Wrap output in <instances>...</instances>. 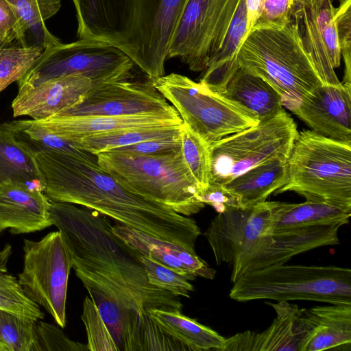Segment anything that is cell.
<instances>
[{
    "label": "cell",
    "mask_w": 351,
    "mask_h": 351,
    "mask_svg": "<svg viewBox=\"0 0 351 351\" xmlns=\"http://www.w3.org/2000/svg\"><path fill=\"white\" fill-rule=\"evenodd\" d=\"M229 296L238 302L300 300L351 304V270L334 265L271 266L239 277Z\"/></svg>",
    "instance_id": "obj_7"
},
{
    "label": "cell",
    "mask_w": 351,
    "mask_h": 351,
    "mask_svg": "<svg viewBox=\"0 0 351 351\" xmlns=\"http://www.w3.org/2000/svg\"><path fill=\"white\" fill-rule=\"evenodd\" d=\"M295 332L298 351L351 349V304L300 308Z\"/></svg>",
    "instance_id": "obj_19"
},
{
    "label": "cell",
    "mask_w": 351,
    "mask_h": 351,
    "mask_svg": "<svg viewBox=\"0 0 351 351\" xmlns=\"http://www.w3.org/2000/svg\"><path fill=\"white\" fill-rule=\"evenodd\" d=\"M12 252L9 243L0 250V308L35 321L42 319L45 315L39 306L27 298L18 280L8 271Z\"/></svg>",
    "instance_id": "obj_32"
},
{
    "label": "cell",
    "mask_w": 351,
    "mask_h": 351,
    "mask_svg": "<svg viewBox=\"0 0 351 351\" xmlns=\"http://www.w3.org/2000/svg\"><path fill=\"white\" fill-rule=\"evenodd\" d=\"M267 304L276 313L271 326L262 332L247 330L226 338L223 351H298L295 326L300 308L288 301Z\"/></svg>",
    "instance_id": "obj_23"
},
{
    "label": "cell",
    "mask_w": 351,
    "mask_h": 351,
    "mask_svg": "<svg viewBox=\"0 0 351 351\" xmlns=\"http://www.w3.org/2000/svg\"><path fill=\"white\" fill-rule=\"evenodd\" d=\"M351 0H340L335 18L341 56L344 62H351Z\"/></svg>",
    "instance_id": "obj_42"
},
{
    "label": "cell",
    "mask_w": 351,
    "mask_h": 351,
    "mask_svg": "<svg viewBox=\"0 0 351 351\" xmlns=\"http://www.w3.org/2000/svg\"><path fill=\"white\" fill-rule=\"evenodd\" d=\"M49 215L72 254V268L93 273L133 311L144 316L153 309L181 311L179 296L151 285L141 254L112 232V225L97 211L50 200Z\"/></svg>",
    "instance_id": "obj_2"
},
{
    "label": "cell",
    "mask_w": 351,
    "mask_h": 351,
    "mask_svg": "<svg viewBox=\"0 0 351 351\" xmlns=\"http://www.w3.org/2000/svg\"><path fill=\"white\" fill-rule=\"evenodd\" d=\"M50 200L38 187L7 180L0 182V232L14 234L40 231L53 225Z\"/></svg>",
    "instance_id": "obj_20"
},
{
    "label": "cell",
    "mask_w": 351,
    "mask_h": 351,
    "mask_svg": "<svg viewBox=\"0 0 351 351\" xmlns=\"http://www.w3.org/2000/svg\"><path fill=\"white\" fill-rule=\"evenodd\" d=\"M34 121L47 132L71 142L95 134L132 128L177 126L183 123L178 113L90 117L53 114L45 119Z\"/></svg>",
    "instance_id": "obj_22"
},
{
    "label": "cell",
    "mask_w": 351,
    "mask_h": 351,
    "mask_svg": "<svg viewBox=\"0 0 351 351\" xmlns=\"http://www.w3.org/2000/svg\"><path fill=\"white\" fill-rule=\"evenodd\" d=\"M237 58L239 67L268 82L291 112L323 84L290 20L281 29L251 30Z\"/></svg>",
    "instance_id": "obj_4"
},
{
    "label": "cell",
    "mask_w": 351,
    "mask_h": 351,
    "mask_svg": "<svg viewBox=\"0 0 351 351\" xmlns=\"http://www.w3.org/2000/svg\"><path fill=\"white\" fill-rule=\"evenodd\" d=\"M77 37L108 43L154 81L165 62L186 0H72Z\"/></svg>",
    "instance_id": "obj_3"
},
{
    "label": "cell",
    "mask_w": 351,
    "mask_h": 351,
    "mask_svg": "<svg viewBox=\"0 0 351 351\" xmlns=\"http://www.w3.org/2000/svg\"><path fill=\"white\" fill-rule=\"evenodd\" d=\"M197 199L204 204L211 206L218 213L242 208L239 197L228 190L223 184H210L199 193Z\"/></svg>",
    "instance_id": "obj_41"
},
{
    "label": "cell",
    "mask_w": 351,
    "mask_h": 351,
    "mask_svg": "<svg viewBox=\"0 0 351 351\" xmlns=\"http://www.w3.org/2000/svg\"><path fill=\"white\" fill-rule=\"evenodd\" d=\"M77 277L88 291L119 351H143L142 316L129 308L121 298L106 282L86 269L73 268Z\"/></svg>",
    "instance_id": "obj_18"
},
{
    "label": "cell",
    "mask_w": 351,
    "mask_h": 351,
    "mask_svg": "<svg viewBox=\"0 0 351 351\" xmlns=\"http://www.w3.org/2000/svg\"><path fill=\"white\" fill-rule=\"evenodd\" d=\"M19 21L18 45L45 49L60 43L47 29L45 21L58 12L61 0H7Z\"/></svg>",
    "instance_id": "obj_29"
},
{
    "label": "cell",
    "mask_w": 351,
    "mask_h": 351,
    "mask_svg": "<svg viewBox=\"0 0 351 351\" xmlns=\"http://www.w3.org/2000/svg\"><path fill=\"white\" fill-rule=\"evenodd\" d=\"M351 210L315 201L300 204L280 202L276 209L272 234L290 230L317 225L340 224L349 222Z\"/></svg>",
    "instance_id": "obj_28"
},
{
    "label": "cell",
    "mask_w": 351,
    "mask_h": 351,
    "mask_svg": "<svg viewBox=\"0 0 351 351\" xmlns=\"http://www.w3.org/2000/svg\"><path fill=\"white\" fill-rule=\"evenodd\" d=\"M287 158H278L254 167L224 186L239 197L243 208L265 202L287 181Z\"/></svg>",
    "instance_id": "obj_26"
},
{
    "label": "cell",
    "mask_w": 351,
    "mask_h": 351,
    "mask_svg": "<svg viewBox=\"0 0 351 351\" xmlns=\"http://www.w3.org/2000/svg\"><path fill=\"white\" fill-rule=\"evenodd\" d=\"M240 0H186L167 58L203 71L220 48Z\"/></svg>",
    "instance_id": "obj_12"
},
{
    "label": "cell",
    "mask_w": 351,
    "mask_h": 351,
    "mask_svg": "<svg viewBox=\"0 0 351 351\" xmlns=\"http://www.w3.org/2000/svg\"><path fill=\"white\" fill-rule=\"evenodd\" d=\"M7 180L25 183L43 191L35 153L16 135L12 121L0 123V182Z\"/></svg>",
    "instance_id": "obj_27"
},
{
    "label": "cell",
    "mask_w": 351,
    "mask_h": 351,
    "mask_svg": "<svg viewBox=\"0 0 351 351\" xmlns=\"http://www.w3.org/2000/svg\"><path fill=\"white\" fill-rule=\"evenodd\" d=\"M341 226L317 225L272 234L263 250L232 265L231 282L246 273L285 264L293 256L308 250L339 244L338 230Z\"/></svg>",
    "instance_id": "obj_16"
},
{
    "label": "cell",
    "mask_w": 351,
    "mask_h": 351,
    "mask_svg": "<svg viewBox=\"0 0 351 351\" xmlns=\"http://www.w3.org/2000/svg\"><path fill=\"white\" fill-rule=\"evenodd\" d=\"M99 166L128 190L190 216L205 204L183 159L181 148L156 154L110 150L96 154Z\"/></svg>",
    "instance_id": "obj_5"
},
{
    "label": "cell",
    "mask_w": 351,
    "mask_h": 351,
    "mask_svg": "<svg viewBox=\"0 0 351 351\" xmlns=\"http://www.w3.org/2000/svg\"><path fill=\"white\" fill-rule=\"evenodd\" d=\"M178 113L152 82L121 80L92 86L78 102L54 114L61 117Z\"/></svg>",
    "instance_id": "obj_15"
},
{
    "label": "cell",
    "mask_w": 351,
    "mask_h": 351,
    "mask_svg": "<svg viewBox=\"0 0 351 351\" xmlns=\"http://www.w3.org/2000/svg\"><path fill=\"white\" fill-rule=\"evenodd\" d=\"M181 125L115 130L86 136L73 143L77 148L96 155L143 141L179 136Z\"/></svg>",
    "instance_id": "obj_31"
},
{
    "label": "cell",
    "mask_w": 351,
    "mask_h": 351,
    "mask_svg": "<svg viewBox=\"0 0 351 351\" xmlns=\"http://www.w3.org/2000/svg\"><path fill=\"white\" fill-rule=\"evenodd\" d=\"M292 3L293 0H265L252 30L282 28L289 21Z\"/></svg>",
    "instance_id": "obj_40"
},
{
    "label": "cell",
    "mask_w": 351,
    "mask_h": 351,
    "mask_svg": "<svg viewBox=\"0 0 351 351\" xmlns=\"http://www.w3.org/2000/svg\"><path fill=\"white\" fill-rule=\"evenodd\" d=\"M35 330L37 339L36 351H88L83 343L71 340L56 326L36 321Z\"/></svg>",
    "instance_id": "obj_39"
},
{
    "label": "cell",
    "mask_w": 351,
    "mask_h": 351,
    "mask_svg": "<svg viewBox=\"0 0 351 351\" xmlns=\"http://www.w3.org/2000/svg\"><path fill=\"white\" fill-rule=\"evenodd\" d=\"M279 203L265 201L218 213L204 232L217 265L232 266L263 249L271 238Z\"/></svg>",
    "instance_id": "obj_13"
},
{
    "label": "cell",
    "mask_w": 351,
    "mask_h": 351,
    "mask_svg": "<svg viewBox=\"0 0 351 351\" xmlns=\"http://www.w3.org/2000/svg\"><path fill=\"white\" fill-rule=\"evenodd\" d=\"M134 65L127 55L108 43L79 39L45 48L17 84L19 90L58 77L82 75L95 86L130 79Z\"/></svg>",
    "instance_id": "obj_10"
},
{
    "label": "cell",
    "mask_w": 351,
    "mask_h": 351,
    "mask_svg": "<svg viewBox=\"0 0 351 351\" xmlns=\"http://www.w3.org/2000/svg\"><path fill=\"white\" fill-rule=\"evenodd\" d=\"M247 34L245 3V0H240L225 38L202 71L199 82L214 92H224L229 80L239 68L238 53Z\"/></svg>",
    "instance_id": "obj_25"
},
{
    "label": "cell",
    "mask_w": 351,
    "mask_h": 351,
    "mask_svg": "<svg viewBox=\"0 0 351 351\" xmlns=\"http://www.w3.org/2000/svg\"><path fill=\"white\" fill-rule=\"evenodd\" d=\"M292 112L315 133L351 143V88L322 84Z\"/></svg>",
    "instance_id": "obj_17"
},
{
    "label": "cell",
    "mask_w": 351,
    "mask_h": 351,
    "mask_svg": "<svg viewBox=\"0 0 351 351\" xmlns=\"http://www.w3.org/2000/svg\"><path fill=\"white\" fill-rule=\"evenodd\" d=\"M81 319L86 328L88 351H119L108 328L89 296L84 300Z\"/></svg>",
    "instance_id": "obj_37"
},
{
    "label": "cell",
    "mask_w": 351,
    "mask_h": 351,
    "mask_svg": "<svg viewBox=\"0 0 351 351\" xmlns=\"http://www.w3.org/2000/svg\"><path fill=\"white\" fill-rule=\"evenodd\" d=\"M40 47L11 44L0 49V93L19 81L43 52Z\"/></svg>",
    "instance_id": "obj_34"
},
{
    "label": "cell",
    "mask_w": 351,
    "mask_h": 351,
    "mask_svg": "<svg viewBox=\"0 0 351 351\" xmlns=\"http://www.w3.org/2000/svg\"><path fill=\"white\" fill-rule=\"evenodd\" d=\"M0 351H9V349L5 344L0 341Z\"/></svg>",
    "instance_id": "obj_47"
},
{
    "label": "cell",
    "mask_w": 351,
    "mask_h": 351,
    "mask_svg": "<svg viewBox=\"0 0 351 351\" xmlns=\"http://www.w3.org/2000/svg\"><path fill=\"white\" fill-rule=\"evenodd\" d=\"M152 83L171 103L183 123L209 145L258 123L237 103L186 76L171 73Z\"/></svg>",
    "instance_id": "obj_8"
},
{
    "label": "cell",
    "mask_w": 351,
    "mask_h": 351,
    "mask_svg": "<svg viewBox=\"0 0 351 351\" xmlns=\"http://www.w3.org/2000/svg\"><path fill=\"white\" fill-rule=\"evenodd\" d=\"M23 267L18 282L24 294L41 306L62 328L66 326L68 280L72 254L62 233L54 231L39 241L23 239Z\"/></svg>",
    "instance_id": "obj_11"
},
{
    "label": "cell",
    "mask_w": 351,
    "mask_h": 351,
    "mask_svg": "<svg viewBox=\"0 0 351 351\" xmlns=\"http://www.w3.org/2000/svg\"><path fill=\"white\" fill-rule=\"evenodd\" d=\"M91 87L87 77L69 75L19 90L12 103L13 116L45 119L80 101Z\"/></svg>",
    "instance_id": "obj_21"
},
{
    "label": "cell",
    "mask_w": 351,
    "mask_h": 351,
    "mask_svg": "<svg viewBox=\"0 0 351 351\" xmlns=\"http://www.w3.org/2000/svg\"><path fill=\"white\" fill-rule=\"evenodd\" d=\"M36 322L0 308V341L9 351H36Z\"/></svg>",
    "instance_id": "obj_35"
},
{
    "label": "cell",
    "mask_w": 351,
    "mask_h": 351,
    "mask_svg": "<svg viewBox=\"0 0 351 351\" xmlns=\"http://www.w3.org/2000/svg\"><path fill=\"white\" fill-rule=\"evenodd\" d=\"M18 33L19 21L14 9L7 0H0V40L18 45Z\"/></svg>",
    "instance_id": "obj_44"
},
{
    "label": "cell",
    "mask_w": 351,
    "mask_h": 351,
    "mask_svg": "<svg viewBox=\"0 0 351 351\" xmlns=\"http://www.w3.org/2000/svg\"><path fill=\"white\" fill-rule=\"evenodd\" d=\"M180 136L183 159L201 193L210 184V145L183 123Z\"/></svg>",
    "instance_id": "obj_33"
},
{
    "label": "cell",
    "mask_w": 351,
    "mask_h": 351,
    "mask_svg": "<svg viewBox=\"0 0 351 351\" xmlns=\"http://www.w3.org/2000/svg\"><path fill=\"white\" fill-rule=\"evenodd\" d=\"M11 44H14V43H10L9 41L4 40H0V49L4 46L11 45Z\"/></svg>",
    "instance_id": "obj_46"
},
{
    "label": "cell",
    "mask_w": 351,
    "mask_h": 351,
    "mask_svg": "<svg viewBox=\"0 0 351 351\" xmlns=\"http://www.w3.org/2000/svg\"><path fill=\"white\" fill-rule=\"evenodd\" d=\"M265 0H245L247 14V34L259 17Z\"/></svg>",
    "instance_id": "obj_45"
},
{
    "label": "cell",
    "mask_w": 351,
    "mask_h": 351,
    "mask_svg": "<svg viewBox=\"0 0 351 351\" xmlns=\"http://www.w3.org/2000/svg\"><path fill=\"white\" fill-rule=\"evenodd\" d=\"M287 191L351 210V143L309 130L298 132L287 158V181L274 193Z\"/></svg>",
    "instance_id": "obj_6"
},
{
    "label": "cell",
    "mask_w": 351,
    "mask_h": 351,
    "mask_svg": "<svg viewBox=\"0 0 351 351\" xmlns=\"http://www.w3.org/2000/svg\"><path fill=\"white\" fill-rule=\"evenodd\" d=\"M149 316L167 333L185 345L189 350L223 351L226 338L210 328L180 311L151 310Z\"/></svg>",
    "instance_id": "obj_30"
},
{
    "label": "cell",
    "mask_w": 351,
    "mask_h": 351,
    "mask_svg": "<svg viewBox=\"0 0 351 351\" xmlns=\"http://www.w3.org/2000/svg\"><path fill=\"white\" fill-rule=\"evenodd\" d=\"M181 148L180 136L154 139L112 150L137 154H156Z\"/></svg>",
    "instance_id": "obj_43"
},
{
    "label": "cell",
    "mask_w": 351,
    "mask_h": 351,
    "mask_svg": "<svg viewBox=\"0 0 351 351\" xmlns=\"http://www.w3.org/2000/svg\"><path fill=\"white\" fill-rule=\"evenodd\" d=\"M45 195L82 206L119 224L195 252L201 230L195 221L121 185L88 152L47 150L35 154Z\"/></svg>",
    "instance_id": "obj_1"
},
{
    "label": "cell",
    "mask_w": 351,
    "mask_h": 351,
    "mask_svg": "<svg viewBox=\"0 0 351 351\" xmlns=\"http://www.w3.org/2000/svg\"><path fill=\"white\" fill-rule=\"evenodd\" d=\"M332 0H293L289 20L324 84L339 86L341 56Z\"/></svg>",
    "instance_id": "obj_14"
},
{
    "label": "cell",
    "mask_w": 351,
    "mask_h": 351,
    "mask_svg": "<svg viewBox=\"0 0 351 351\" xmlns=\"http://www.w3.org/2000/svg\"><path fill=\"white\" fill-rule=\"evenodd\" d=\"M140 258L151 285L175 295L190 298L191 292L193 291L194 287L189 280L173 269L143 254H141Z\"/></svg>",
    "instance_id": "obj_38"
},
{
    "label": "cell",
    "mask_w": 351,
    "mask_h": 351,
    "mask_svg": "<svg viewBox=\"0 0 351 351\" xmlns=\"http://www.w3.org/2000/svg\"><path fill=\"white\" fill-rule=\"evenodd\" d=\"M298 131L282 109L260 121L210 145V184H223L250 169L278 158H288Z\"/></svg>",
    "instance_id": "obj_9"
},
{
    "label": "cell",
    "mask_w": 351,
    "mask_h": 351,
    "mask_svg": "<svg viewBox=\"0 0 351 351\" xmlns=\"http://www.w3.org/2000/svg\"><path fill=\"white\" fill-rule=\"evenodd\" d=\"M221 94L245 108L258 122L272 118L283 109L278 93L265 80L242 67L230 77Z\"/></svg>",
    "instance_id": "obj_24"
},
{
    "label": "cell",
    "mask_w": 351,
    "mask_h": 351,
    "mask_svg": "<svg viewBox=\"0 0 351 351\" xmlns=\"http://www.w3.org/2000/svg\"><path fill=\"white\" fill-rule=\"evenodd\" d=\"M16 135L25 141L35 154L47 150L80 149L68 141L39 127L33 119L12 121Z\"/></svg>",
    "instance_id": "obj_36"
}]
</instances>
